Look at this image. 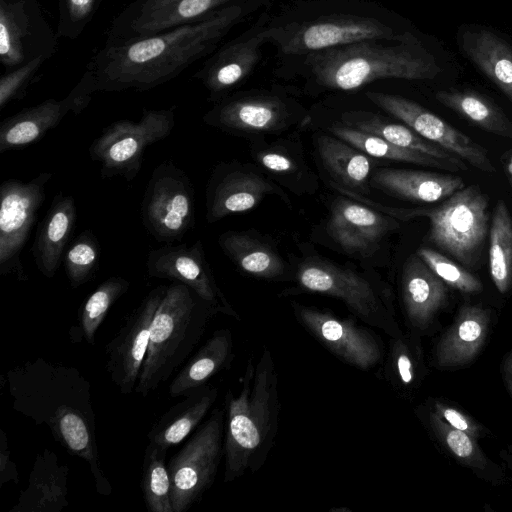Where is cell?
<instances>
[{
    "mask_svg": "<svg viewBox=\"0 0 512 512\" xmlns=\"http://www.w3.org/2000/svg\"><path fill=\"white\" fill-rule=\"evenodd\" d=\"M269 6L262 1L233 4L193 23L143 38L105 43L86 66L94 91H146L169 82L212 54L235 26Z\"/></svg>",
    "mask_w": 512,
    "mask_h": 512,
    "instance_id": "cell-1",
    "label": "cell"
},
{
    "mask_svg": "<svg viewBox=\"0 0 512 512\" xmlns=\"http://www.w3.org/2000/svg\"><path fill=\"white\" fill-rule=\"evenodd\" d=\"M6 382L13 409L46 425L55 441L87 462L97 492L109 496L112 486L100 463L91 384L81 371L39 357L10 369Z\"/></svg>",
    "mask_w": 512,
    "mask_h": 512,
    "instance_id": "cell-2",
    "label": "cell"
},
{
    "mask_svg": "<svg viewBox=\"0 0 512 512\" xmlns=\"http://www.w3.org/2000/svg\"><path fill=\"white\" fill-rule=\"evenodd\" d=\"M277 59L274 74L301 81L303 91L313 96L350 92L381 80H431L441 72L413 32L401 40H365Z\"/></svg>",
    "mask_w": 512,
    "mask_h": 512,
    "instance_id": "cell-3",
    "label": "cell"
},
{
    "mask_svg": "<svg viewBox=\"0 0 512 512\" xmlns=\"http://www.w3.org/2000/svg\"><path fill=\"white\" fill-rule=\"evenodd\" d=\"M266 30L277 57L365 40H401L412 33L394 12L369 0H289L269 11Z\"/></svg>",
    "mask_w": 512,
    "mask_h": 512,
    "instance_id": "cell-4",
    "label": "cell"
},
{
    "mask_svg": "<svg viewBox=\"0 0 512 512\" xmlns=\"http://www.w3.org/2000/svg\"><path fill=\"white\" fill-rule=\"evenodd\" d=\"M279 410L277 371L264 347L256 363L248 360L239 393L226 396L224 482L262 467L275 441Z\"/></svg>",
    "mask_w": 512,
    "mask_h": 512,
    "instance_id": "cell-5",
    "label": "cell"
},
{
    "mask_svg": "<svg viewBox=\"0 0 512 512\" xmlns=\"http://www.w3.org/2000/svg\"><path fill=\"white\" fill-rule=\"evenodd\" d=\"M215 315L185 284L166 285L153 316L149 343L135 392L147 397L186 360Z\"/></svg>",
    "mask_w": 512,
    "mask_h": 512,
    "instance_id": "cell-6",
    "label": "cell"
},
{
    "mask_svg": "<svg viewBox=\"0 0 512 512\" xmlns=\"http://www.w3.org/2000/svg\"><path fill=\"white\" fill-rule=\"evenodd\" d=\"M489 200L477 185L465 186L433 208L385 209L402 220L426 217L429 240L458 262L472 266L489 231Z\"/></svg>",
    "mask_w": 512,
    "mask_h": 512,
    "instance_id": "cell-7",
    "label": "cell"
},
{
    "mask_svg": "<svg viewBox=\"0 0 512 512\" xmlns=\"http://www.w3.org/2000/svg\"><path fill=\"white\" fill-rule=\"evenodd\" d=\"M296 279L307 291L340 299L368 325L392 337L401 336L384 291L357 272L324 259L309 258L299 264Z\"/></svg>",
    "mask_w": 512,
    "mask_h": 512,
    "instance_id": "cell-8",
    "label": "cell"
},
{
    "mask_svg": "<svg viewBox=\"0 0 512 512\" xmlns=\"http://www.w3.org/2000/svg\"><path fill=\"white\" fill-rule=\"evenodd\" d=\"M175 126V106L143 109L139 121L119 120L106 126L89 147L100 164L102 178L122 176L132 181L139 173L146 148L165 139Z\"/></svg>",
    "mask_w": 512,
    "mask_h": 512,
    "instance_id": "cell-9",
    "label": "cell"
},
{
    "mask_svg": "<svg viewBox=\"0 0 512 512\" xmlns=\"http://www.w3.org/2000/svg\"><path fill=\"white\" fill-rule=\"evenodd\" d=\"M301 103L283 86L232 92L203 115V121L236 135L280 132L300 120Z\"/></svg>",
    "mask_w": 512,
    "mask_h": 512,
    "instance_id": "cell-10",
    "label": "cell"
},
{
    "mask_svg": "<svg viewBox=\"0 0 512 512\" xmlns=\"http://www.w3.org/2000/svg\"><path fill=\"white\" fill-rule=\"evenodd\" d=\"M224 410L215 408L168 462L174 512L198 502L213 484L223 456Z\"/></svg>",
    "mask_w": 512,
    "mask_h": 512,
    "instance_id": "cell-11",
    "label": "cell"
},
{
    "mask_svg": "<svg viewBox=\"0 0 512 512\" xmlns=\"http://www.w3.org/2000/svg\"><path fill=\"white\" fill-rule=\"evenodd\" d=\"M141 218L150 235L168 244L193 228L194 187L184 170L170 161L155 167L141 202Z\"/></svg>",
    "mask_w": 512,
    "mask_h": 512,
    "instance_id": "cell-12",
    "label": "cell"
},
{
    "mask_svg": "<svg viewBox=\"0 0 512 512\" xmlns=\"http://www.w3.org/2000/svg\"><path fill=\"white\" fill-rule=\"evenodd\" d=\"M52 173L42 172L23 182L8 179L0 186V275L28 279L21 262V251L45 199Z\"/></svg>",
    "mask_w": 512,
    "mask_h": 512,
    "instance_id": "cell-13",
    "label": "cell"
},
{
    "mask_svg": "<svg viewBox=\"0 0 512 512\" xmlns=\"http://www.w3.org/2000/svg\"><path fill=\"white\" fill-rule=\"evenodd\" d=\"M58 39L38 0H0V62L6 71L39 56L51 58Z\"/></svg>",
    "mask_w": 512,
    "mask_h": 512,
    "instance_id": "cell-14",
    "label": "cell"
},
{
    "mask_svg": "<svg viewBox=\"0 0 512 512\" xmlns=\"http://www.w3.org/2000/svg\"><path fill=\"white\" fill-rule=\"evenodd\" d=\"M269 9L236 38L219 47L194 74L208 92L210 102H218L241 85L255 70L267 43Z\"/></svg>",
    "mask_w": 512,
    "mask_h": 512,
    "instance_id": "cell-15",
    "label": "cell"
},
{
    "mask_svg": "<svg viewBox=\"0 0 512 512\" xmlns=\"http://www.w3.org/2000/svg\"><path fill=\"white\" fill-rule=\"evenodd\" d=\"M364 95L375 106L399 119L426 140L478 170L486 173L495 171L489 153L482 145L417 102L378 91H366Z\"/></svg>",
    "mask_w": 512,
    "mask_h": 512,
    "instance_id": "cell-16",
    "label": "cell"
},
{
    "mask_svg": "<svg viewBox=\"0 0 512 512\" xmlns=\"http://www.w3.org/2000/svg\"><path fill=\"white\" fill-rule=\"evenodd\" d=\"M146 268L150 277L169 279L188 286L214 314L238 318L215 280L201 240L192 245H164L151 250Z\"/></svg>",
    "mask_w": 512,
    "mask_h": 512,
    "instance_id": "cell-17",
    "label": "cell"
},
{
    "mask_svg": "<svg viewBox=\"0 0 512 512\" xmlns=\"http://www.w3.org/2000/svg\"><path fill=\"white\" fill-rule=\"evenodd\" d=\"M166 285L151 290L107 343L105 369L122 394L135 390L146 357L150 327Z\"/></svg>",
    "mask_w": 512,
    "mask_h": 512,
    "instance_id": "cell-18",
    "label": "cell"
},
{
    "mask_svg": "<svg viewBox=\"0 0 512 512\" xmlns=\"http://www.w3.org/2000/svg\"><path fill=\"white\" fill-rule=\"evenodd\" d=\"M294 312L305 329L342 361L362 370L380 362L383 351L379 339L355 321L297 303Z\"/></svg>",
    "mask_w": 512,
    "mask_h": 512,
    "instance_id": "cell-19",
    "label": "cell"
},
{
    "mask_svg": "<svg viewBox=\"0 0 512 512\" xmlns=\"http://www.w3.org/2000/svg\"><path fill=\"white\" fill-rule=\"evenodd\" d=\"M93 93L92 76L85 70L65 98L47 99L4 119L0 125V154L40 140L69 113H81L89 105Z\"/></svg>",
    "mask_w": 512,
    "mask_h": 512,
    "instance_id": "cell-20",
    "label": "cell"
},
{
    "mask_svg": "<svg viewBox=\"0 0 512 512\" xmlns=\"http://www.w3.org/2000/svg\"><path fill=\"white\" fill-rule=\"evenodd\" d=\"M251 1L271 4L273 0H174L142 12L121 11L112 21L105 43L113 44L147 37L202 20L224 7Z\"/></svg>",
    "mask_w": 512,
    "mask_h": 512,
    "instance_id": "cell-21",
    "label": "cell"
},
{
    "mask_svg": "<svg viewBox=\"0 0 512 512\" xmlns=\"http://www.w3.org/2000/svg\"><path fill=\"white\" fill-rule=\"evenodd\" d=\"M274 193L283 195L262 175L232 165H219L207 186L206 220L212 223L231 214L247 212Z\"/></svg>",
    "mask_w": 512,
    "mask_h": 512,
    "instance_id": "cell-22",
    "label": "cell"
},
{
    "mask_svg": "<svg viewBox=\"0 0 512 512\" xmlns=\"http://www.w3.org/2000/svg\"><path fill=\"white\" fill-rule=\"evenodd\" d=\"M399 224L365 205L347 199L334 203L328 231L347 253L361 256L373 253L383 238Z\"/></svg>",
    "mask_w": 512,
    "mask_h": 512,
    "instance_id": "cell-23",
    "label": "cell"
},
{
    "mask_svg": "<svg viewBox=\"0 0 512 512\" xmlns=\"http://www.w3.org/2000/svg\"><path fill=\"white\" fill-rule=\"evenodd\" d=\"M69 467L48 448L36 455L28 485L9 512H61L68 506Z\"/></svg>",
    "mask_w": 512,
    "mask_h": 512,
    "instance_id": "cell-24",
    "label": "cell"
},
{
    "mask_svg": "<svg viewBox=\"0 0 512 512\" xmlns=\"http://www.w3.org/2000/svg\"><path fill=\"white\" fill-rule=\"evenodd\" d=\"M370 184L394 197L422 203L438 202L465 187L458 176L394 168L373 171Z\"/></svg>",
    "mask_w": 512,
    "mask_h": 512,
    "instance_id": "cell-25",
    "label": "cell"
},
{
    "mask_svg": "<svg viewBox=\"0 0 512 512\" xmlns=\"http://www.w3.org/2000/svg\"><path fill=\"white\" fill-rule=\"evenodd\" d=\"M76 224V206L72 196L56 194L39 223L32 254L37 269L47 278L56 274L64 249Z\"/></svg>",
    "mask_w": 512,
    "mask_h": 512,
    "instance_id": "cell-26",
    "label": "cell"
},
{
    "mask_svg": "<svg viewBox=\"0 0 512 512\" xmlns=\"http://www.w3.org/2000/svg\"><path fill=\"white\" fill-rule=\"evenodd\" d=\"M401 291L409 321L416 328H425L446 297L444 282L416 254L403 267Z\"/></svg>",
    "mask_w": 512,
    "mask_h": 512,
    "instance_id": "cell-27",
    "label": "cell"
},
{
    "mask_svg": "<svg viewBox=\"0 0 512 512\" xmlns=\"http://www.w3.org/2000/svg\"><path fill=\"white\" fill-rule=\"evenodd\" d=\"M217 395L218 390L207 384L184 395L149 431V443L167 450L181 443L207 415Z\"/></svg>",
    "mask_w": 512,
    "mask_h": 512,
    "instance_id": "cell-28",
    "label": "cell"
},
{
    "mask_svg": "<svg viewBox=\"0 0 512 512\" xmlns=\"http://www.w3.org/2000/svg\"><path fill=\"white\" fill-rule=\"evenodd\" d=\"M233 357L230 330L215 331L174 377L169 386L170 396H184L206 385L213 376L230 367Z\"/></svg>",
    "mask_w": 512,
    "mask_h": 512,
    "instance_id": "cell-29",
    "label": "cell"
},
{
    "mask_svg": "<svg viewBox=\"0 0 512 512\" xmlns=\"http://www.w3.org/2000/svg\"><path fill=\"white\" fill-rule=\"evenodd\" d=\"M341 120L349 127L376 135L399 147L411 149L454 165L459 171L468 169L466 163L459 157L426 140L407 125L389 122L378 113L350 110L341 114Z\"/></svg>",
    "mask_w": 512,
    "mask_h": 512,
    "instance_id": "cell-30",
    "label": "cell"
},
{
    "mask_svg": "<svg viewBox=\"0 0 512 512\" xmlns=\"http://www.w3.org/2000/svg\"><path fill=\"white\" fill-rule=\"evenodd\" d=\"M316 143L323 166L340 184L337 188L368 193L372 161L367 154L336 136L322 134Z\"/></svg>",
    "mask_w": 512,
    "mask_h": 512,
    "instance_id": "cell-31",
    "label": "cell"
},
{
    "mask_svg": "<svg viewBox=\"0 0 512 512\" xmlns=\"http://www.w3.org/2000/svg\"><path fill=\"white\" fill-rule=\"evenodd\" d=\"M461 47L466 56L512 102V47L485 29L465 31Z\"/></svg>",
    "mask_w": 512,
    "mask_h": 512,
    "instance_id": "cell-32",
    "label": "cell"
},
{
    "mask_svg": "<svg viewBox=\"0 0 512 512\" xmlns=\"http://www.w3.org/2000/svg\"><path fill=\"white\" fill-rule=\"evenodd\" d=\"M218 242L223 252L245 273L268 280L284 277L283 259L275 248L258 237L228 231L220 235Z\"/></svg>",
    "mask_w": 512,
    "mask_h": 512,
    "instance_id": "cell-33",
    "label": "cell"
},
{
    "mask_svg": "<svg viewBox=\"0 0 512 512\" xmlns=\"http://www.w3.org/2000/svg\"><path fill=\"white\" fill-rule=\"evenodd\" d=\"M435 98L481 129L512 139V122L487 97L473 91H438Z\"/></svg>",
    "mask_w": 512,
    "mask_h": 512,
    "instance_id": "cell-34",
    "label": "cell"
},
{
    "mask_svg": "<svg viewBox=\"0 0 512 512\" xmlns=\"http://www.w3.org/2000/svg\"><path fill=\"white\" fill-rule=\"evenodd\" d=\"M487 315L480 308H465L437 351L441 365H457L469 361L480 348L485 337Z\"/></svg>",
    "mask_w": 512,
    "mask_h": 512,
    "instance_id": "cell-35",
    "label": "cell"
},
{
    "mask_svg": "<svg viewBox=\"0 0 512 512\" xmlns=\"http://www.w3.org/2000/svg\"><path fill=\"white\" fill-rule=\"evenodd\" d=\"M331 133L371 157L429 166L448 171H459L457 167L426 154L399 147L376 135L360 131L345 124L334 125Z\"/></svg>",
    "mask_w": 512,
    "mask_h": 512,
    "instance_id": "cell-36",
    "label": "cell"
},
{
    "mask_svg": "<svg viewBox=\"0 0 512 512\" xmlns=\"http://www.w3.org/2000/svg\"><path fill=\"white\" fill-rule=\"evenodd\" d=\"M489 269L496 288L505 293L512 283V217L503 200L497 202L489 228Z\"/></svg>",
    "mask_w": 512,
    "mask_h": 512,
    "instance_id": "cell-37",
    "label": "cell"
},
{
    "mask_svg": "<svg viewBox=\"0 0 512 512\" xmlns=\"http://www.w3.org/2000/svg\"><path fill=\"white\" fill-rule=\"evenodd\" d=\"M167 449L148 443L142 464L141 490L150 512H174Z\"/></svg>",
    "mask_w": 512,
    "mask_h": 512,
    "instance_id": "cell-38",
    "label": "cell"
},
{
    "mask_svg": "<svg viewBox=\"0 0 512 512\" xmlns=\"http://www.w3.org/2000/svg\"><path fill=\"white\" fill-rule=\"evenodd\" d=\"M129 287L130 282L127 279L112 276L102 282L87 298L79 311V326L88 344L94 345L96 332L107 313Z\"/></svg>",
    "mask_w": 512,
    "mask_h": 512,
    "instance_id": "cell-39",
    "label": "cell"
},
{
    "mask_svg": "<svg viewBox=\"0 0 512 512\" xmlns=\"http://www.w3.org/2000/svg\"><path fill=\"white\" fill-rule=\"evenodd\" d=\"M288 141L258 144L252 148V156L258 165L279 179L292 181L308 177L311 170L299 148Z\"/></svg>",
    "mask_w": 512,
    "mask_h": 512,
    "instance_id": "cell-40",
    "label": "cell"
},
{
    "mask_svg": "<svg viewBox=\"0 0 512 512\" xmlns=\"http://www.w3.org/2000/svg\"><path fill=\"white\" fill-rule=\"evenodd\" d=\"M99 256L100 246L96 236L91 230H84L64 255V268L72 288H77L94 277Z\"/></svg>",
    "mask_w": 512,
    "mask_h": 512,
    "instance_id": "cell-41",
    "label": "cell"
},
{
    "mask_svg": "<svg viewBox=\"0 0 512 512\" xmlns=\"http://www.w3.org/2000/svg\"><path fill=\"white\" fill-rule=\"evenodd\" d=\"M417 255L449 286L464 293H475L482 290V283L475 276L443 254L427 247H421L418 249Z\"/></svg>",
    "mask_w": 512,
    "mask_h": 512,
    "instance_id": "cell-42",
    "label": "cell"
},
{
    "mask_svg": "<svg viewBox=\"0 0 512 512\" xmlns=\"http://www.w3.org/2000/svg\"><path fill=\"white\" fill-rule=\"evenodd\" d=\"M103 0H58V38L77 39L91 22Z\"/></svg>",
    "mask_w": 512,
    "mask_h": 512,
    "instance_id": "cell-43",
    "label": "cell"
},
{
    "mask_svg": "<svg viewBox=\"0 0 512 512\" xmlns=\"http://www.w3.org/2000/svg\"><path fill=\"white\" fill-rule=\"evenodd\" d=\"M49 58L39 56L19 67L5 71L0 78V110H3L11 101L24 97L37 72Z\"/></svg>",
    "mask_w": 512,
    "mask_h": 512,
    "instance_id": "cell-44",
    "label": "cell"
},
{
    "mask_svg": "<svg viewBox=\"0 0 512 512\" xmlns=\"http://www.w3.org/2000/svg\"><path fill=\"white\" fill-rule=\"evenodd\" d=\"M404 343L397 339L393 343L392 360L396 375L404 385H410L414 378L412 359Z\"/></svg>",
    "mask_w": 512,
    "mask_h": 512,
    "instance_id": "cell-45",
    "label": "cell"
},
{
    "mask_svg": "<svg viewBox=\"0 0 512 512\" xmlns=\"http://www.w3.org/2000/svg\"><path fill=\"white\" fill-rule=\"evenodd\" d=\"M9 482H19L18 470L11 459L7 434L3 429H0V486Z\"/></svg>",
    "mask_w": 512,
    "mask_h": 512,
    "instance_id": "cell-46",
    "label": "cell"
},
{
    "mask_svg": "<svg viewBox=\"0 0 512 512\" xmlns=\"http://www.w3.org/2000/svg\"><path fill=\"white\" fill-rule=\"evenodd\" d=\"M445 439L449 448L460 458H467L474 451V445L464 431L448 427L446 428Z\"/></svg>",
    "mask_w": 512,
    "mask_h": 512,
    "instance_id": "cell-47",
    "label": "cell"
},
{
    "mask_svg": "<svg viewBox=\"0 0 512 512\" xmlns=\"http://www.w3.org/2000/svg\"><path fill=\"white\" fill-rule=\"evenodd\" d=\"M441 411L442 416L448 421L451 427L469 434L474 433L473 428L470 427L468 420L457 410L448 407L441 409Z\"/></svg>",
    "mask_w": 512,
    "mask_h": 512,
    "instance_id": "cell-48",
    "label": "cell"
},
{
    "mask_svg": "<svg viewBox=\"0 0 512 512\" xmlns=\"http://www.w3.org/2000/svg\"><path fill=\"white\" fill-rule=\"evenodd\" d=\"M174 0H135L126 6L122 11L126 13H137L161 7Z\"/></svg>",
    "mask_w": 512,
    "mask_h": 512,
    "instance_id": "cell-49",
    "label": "cell"
},
{
    "mask_svg": "<svg viewBox=\"0 0 512 512\" xmlns=\"http://www.w3.org/2000/svg\"><path fill=\"white\" fill-rule=\"evenodd\" d=\"M503 168L508 182L512 188V151L505 155V161L503 162Z\"/></svg>",
    "mask_w": 512,
    "mask_h": 512,
    "instance_id": "cell-50",
    "label": "cell"
}]
</instances>
